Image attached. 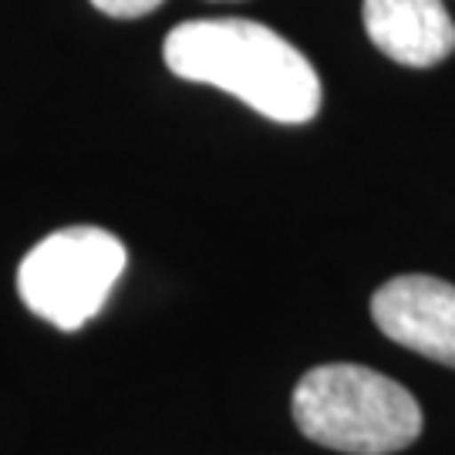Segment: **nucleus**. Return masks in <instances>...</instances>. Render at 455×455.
<instances>
[{
	"label": "nucleus",
	"mask_w": 455,
	"mask_h": 455,
	"mask_svg": "<svg viewBox=\"0 0 455 455\" xmlns=\"http://www.w3.org/2000/svg\"><path fill=\"white\" fill-rule=\"evenodd\" d=\"M163 58L176 78L229 92L270 122L304 125L321 112L314 65L257 20H186L165 34Z\"/></svg>",
	"instance_id": "1"
},
{
	"label": "nucleus",
	"mask_w": 455,
	"mask_h": 455,
	"mask_svg": "<svg viewBox=\"0 0 455 455\" xmlns=\"http://www.w3.org/2000/svg\"><path fill=\"white\" fill-rule=\"evenodd\" d=\"M293 422L310 442L347 455H391L422 432V408L398 381L361 364H321L297 381Z\"/></svg>",
	"instance_id": "2"
},
{
	"label": "nucleus",
	"mask_w": 455,
	"mask_h": 455,
	"mask_svg": "<svg viewBox=\"0 0 455 455\" xmlns=\"http://www.w3.org/2000/svg\"><path fill=\"white\" fill-rule=\"evenodd\" d=\"M129 250L101 227L54 229L17 267V291L31 314L58 331H82L125 274Z\"/></svg>",
	"instance_id": "3"
},
{
	"label": "nucleus",
	"mask_w": 455,
	"mask_h": 455,
	"mask_svg": "<svg viewBox=\"0 0 455 455\" xmlns=\"http://www.w3.org/2000/svg\"><path fill=\"white\" fill-rule=\"evenodd\" d=\"M381 334L415 355L455 368V283L439 276H395L371 297Z\"/></svg>",
	"instance_id": "4"
},
{
	"label": "nucleus",
	"mask_w": 455,
	"mask_h": 455,
	"mask_svg": "<svg viewBox=\"0 0 455 455\" xmlns=\"http://www.w3.org/2000/svg\"><path fill=\"white\" fill-rule=\"evenodd\" d=\"M364 31L391 61L432 68L455 51V20L442 0H364Z\"/></svg>",
	"instance_id": "5"
},
{
	"label": "nucleus",
	"mask_w": 455,
	"mask_h": 455,
	"mask_svg": "<svg viewBox=\"0 0 455 455\" xmlns=\"http://www.w3.org/2000/svg\"><path fill=\"white\" fill-rule=\"evenodd\" d=\"M163 0H92V7H98L108 17H142L148 11H156Z\"/></svg>",
	"instance_id": "6"
}]
</instances>
